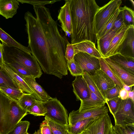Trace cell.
<instances>
[{"mask_svg":"<svg viewBox=\"0 0 134 134\" xmlns=\"http://www.w3.org/2000/svg\"><path fill=\"white\" fill-rule=\"evenodd\" d=\"M108 108L105 105L81 112H79L78 110H73L69 114L68 125H72L82 120L99 116L104 114L108 113Z\"/></svg>","mask_w":134,"mask_h":134,"instance_id":"obj_10","label":"cell"},{"mask_svg":"<svg viewBox=\"0 0 134 134\" xmlns=\"http://www.w3.org/2000/svg\"><path fill=\"white\" fill-rule=\"evenodd\" d=\"M52 134H53L52 133Z\"/></svg>","mask_w":134,"mask_h":134,"instance_id":"obj_52","label":"cell"},{"mask_svg":"<svg viewBox=\"0 0 134 134\" xmlns=\"http://www.w3.org/2000/svg\"><path fill=\"white\" fill-rule=\"evenodd\" d=\"M119 96L117 97L105 100L110 113L114 116L116 113L121 101Z\"/></svg>","mask_w":134,"mask_h":134,"instance_id":"obj_38","label":"cell"},{"mask_svg":"<svg viewBox=\"0 0 134 134\" xmlns=\"http://www.w3.org/2000/svg\"><path fill=\"white\" fill-rule=\"evenodd\" d=\"M21 3H28L32 5L33 6L45 5L47 4H52L55 2L60 1L59 0H17Z\"/></svg>","mask_w":134,"mask_h":134,"instance_id":"obj_39","label":"cell"},{"mask_svg":"<svg viewBox=\"0 0 134 134\" xmlns=\"http://www.w3.org/2000/svg\"><path fill=\"white\" fill-rule=\"evenodd\" d=\"M120 10L119 15L114 23L112 28L109 31H117L125 25L123 19L122 12L120 9Z\"/></svg>","mask_w":134,"mask_h":134,"instance_id":"obj_41","label":"cell"},{"mask_svg":"<svg viewBox=\"0 0 134 134\" xmlns=\"http://www.w3.org/2000/svg\"><path fill=\"white\" fill-rule=\"evenodd\" d=\"M91 76L105 100L106 93L114 87L116 85L100 69L97 70L94 75Z\"/></svg>","mask_w":134,"mask_h":134,"instance_id":"obj_11","label":"cell"},{"mask_svg":"<svg viewBox=\"0 0 134 134\" xmlns=\"http://www.w3.org/2000/svg\"><path fill=\"white\" fill-rule=\"evenodd\" d=\"M114 129L118 134H134V127L129 126H121L115 125Z\"/></svg>","mask_w":134,"mask_h":134,"instance_id":"obj_40","label":"cell"},{"mask_svg":"<svg viewBox=\"0 0 134 134\" xmlns=\"http://www.w3.org/2000/svg\"><path fill=\"white\" fill-rule=\"evenodd\" d=\"M25 134H29V133H28L27 132H26Z\"/></svg>","mask_w":134,"mask_h":134,"instance_id":"obj_51","label":"cell"},{"mask_svg":"<svg viewBox=\"0 0 134 134\" xmlns=\"http://www.w3.org/2000/svg\"><path fill=\"white\" fill-rule=\"evenodd\" d=\"M120 7L115 10L103 28L97 35V40L102 38L111 29L120 12Z\"/></svg>","mask_w":134,"mask_h":134,"instance_id":"obj_25","label":"cell"},{"mask_svg":"<svg viewBox=\"0 0 134 134\" xmlns=\"http://www.w3.org/2000/svg\"><path fill=\"white\" fill-rule=\"evenodd\" d=\"M100 69L114 82L119 87L120 89L123 88L122 84L119 78L105 62L103 58L99 59Z\"/></svg>","mask_w":134,"mask_h":134,"instance_id":"obj_26","label":"cell"},{"mask_svg":"<svg viewBox=\"0 0 134 134\" xmlns=\"http://www.w3.org/2000/svg\"><path fill=\"white\" fill-rule=\"evenodd\" d=\"M113 117L115 125L134 127V102L129 98L121 100Z\"/></svg>","mask_w":134,"mask_h":134,"instance_id":"obj_6","label":"cell"},{"mask_svg":"<svg viewBox=\"0 0 134 134\" xmlns=\"http://www.w3.org/2000/svg\"><path fill=\"white\" fill-rule=\"evenodd\" d=\"M103 59L121 81L127 85L134 86V74L124 69L112 60L109 57Z\"/></svg>","mask_w":134,"mask_h":134,"instance_id":"obj_13","label":"cell"},{"mask_svg":"<svg viewBox=\"0 0 134 134\" xmlns=\"http://www.w3.org/2000/svg\"><path fill=\"white\" fill-rule=\"evenodd\" d=\"M122 12L125 25L130 26L134 25V11L131 9L126 6L120 7Z\"/></svg>","mask_w":134,"mask_h":134,"instance_id":"obj_31","label":"cell"},{"mask_svg":"<svg viewBox=\"0 0 134 134\" xmlns=\"http://www.w3.org/2000/svg\"><path fill=\"white\" fill-rule=\"evenodd\" d=\"M121 82L122 84L123 88L127 92H128L131 91L133 89H132V87L133 86L127 85L124 83L122 81H121Z\"/></svg>","mask_w":134,"mask_h":134,"instance_id":"obj_47","label":"cell"},{"mask_svg":"<svg viewBox=\"0 0 134 134\" xmlns=\"http://www.w3.org/2000/svg\"><path fill=\"white\" fill-rule=\"evenodd\" d=\"M98 117L82 120L72 125H68L67 126V131L71 134H81Z\"/></svg>","mask_w":134,"mask_h":134,"instance_id":"obj_24","label":"cell"},{"mask_svg":"<svg viewBox=\"0 0 134 134\" xmlns=\"http://www.w3.org/2000/svg\"><path fill=\"white\" fill-rule=\"evenodd\" d=\"M82 75L86 81L90 90L98 97L104 99L91 76L86 72H84Z\"/></svg>","mask_w":134,"mask_h":134,"instance_id":"obj_37","label":"cell"},{"mask_svg":"<svg viewBox=\"0 0 134 134\" xmlns=\"http://www.w3.org/2000/svg\"><path fill=\"white\" fill-rule=\"evenodd\" d=\"M65 4L61 7L60 10L58 18L61 24L62 30L65 32L66 36L68 33L70 34L71 33L72 26L68 1L65 0Z\"/></svg>","mask_w":134,"mask_h":134,"instance_id":"obj_15","label":"cell"},{"mask_svg":"<svg viewBox=\"0 0 134 134\" xmlns=\"http://www.w3.org/2000/svg\"><path fill=\"white\" fill-rule=\"evenodd\" d=\"M68 69L73 76L82 75L84 71L78 63L74 59L69 62H67Z\"/></svg>","mask_w":134,"mask_h":134,"instance_id":"obj_36","label":"cell"},{"mask_svg":"<svg viewBox=\"0 0 134 134\" xmlns=\"http://www.w3.org/2000/svg\"><path fill=\"white\" fill-rule=\"evenodd\" d=\"M5 63L23 79L26 76L34 77L29 70L18 63L11 62Z\"/></svg>","mask_w":134,"mask_h":134,"instance_id":"obj_29","label":"cell"},{"mask_svg":"<svg viewBox=\"0 0 134 134\" xmlns=\"http://www.w3.org/2000/svg\"><path fill=\"white\" fill-rule=\"evenodd\" d=\"M108 57L129 72L134 74V57L119 53Z\"/></svg>","mask_w":134,"mask_h":134,"instance_id":"obj_16","label":"cell"},{"mask_svg":"<svg viewBox=\"0 0 134 134\" xmlns=\"http://www.w3.org/2000/svg\"><path fill=\"white\" fill-rule=\"evenodd\" d=\"M27 112L36 116H45L47 111L41 101L36 100L35 104Z\"/></svg>","mask_w":134,"mask_h":134,"instance_id":"obj_35","label":"cell"},{"mask_svg":"<svg viewBox=\"0 0 134 134\" xmlns=\"http://www.w3.org/2000/svg\"><path fill=\"white\" fill-rule=\"evenodd\" d=\"M19 5L17 0H0V15L7 19L12 18L17 13Z\"/></svg>","mask_w":134,"mask_h":134,"instance_id":"obj_18","label":"cell"},{"mask_svg":"<svg viewBox=\"0 0 134 134\" xmlns=\"http://www.w3.org/2000/svg\"><path fill=\"white\" fill-rule=\"evenodd\" d=\"M127 47L130 49L133 56L134 57V25L131 26L129 29L127 36L124 43L122 51Z\"/></svg>","mask_w":134,"mask_h":134,"instance_id":"obj_34","label":"cell"},{"mask_svg":"<svg viewBox=\"0 0 134 134\" xmlns=\"http://www.w3.org/2000/svg\"><path fill=\"white\" fill-rule=\"evenodd\" d=\"M27 114L17 101L0 91V134H6Z\"/></svg>","mask_w":134,"mask_h":134,"instance_id":"obj_3","label":"cell"},{"mask_svg":"<svg viewBox=\"0 0 134 134\" xmlns=\"http://www.w3.org/2000/svg\"><path fill=\"white\" fill-rule=\"evenodd\" d=\"M75 55L73 44L70 43L68 41L66 45L65 54V57L67 62H69L73 59Z\"/></svg>","mask_w":134,"mask_h":134,"instance_id":"obj_42","label":"cell"},{"mask_svg":"<svg viewBox=\"0 0 134 134\" xmlns=\"http://www.w3.org/2000/svg\"><path fill=\"white\" fill-rule=\"evenodd\" d=\"M33 6L36 17L29 11L24 15L28 47L45 73L61 79L68 74L65 54L68 41L60 34L48 8Z\"/></svg>","mask_w":134,"mask_h":134,"instance_id":"obj_1","label":"cell"},{"mask_svg":"<svg viewBox=\"0 0 134 134\" xmlns=\"http://www.w3.org/2000/svg\"><path fill=\"white\" fill-rule=\"evenodd\" d=\"M121 3V0H111L98 10L94 21L96 35Z\"/></svg>","mask_w":134,"mask_h":134,"instance_id":"obj_7","label":"cell"},{"mask_svg":"<svg viewBox=\"0 0 134 134\" xmlns=\"http://www.w3.org/2000/svg\"><path fill=\"white\" fill-rule=\"evenodd\" d=\"M65 134H71L68 131H67L66 132V133H65Z\"/></svg>","mask_w":134,"mask_h":134,"instance_id":"obj_50","label":"cell"},{"mask_svg":"<svg viewBox=\"0 0 134 134\" xmlns=\"http://www.w3.org/2000/svg\"><path fill=\"white\" fill-rule=\"evenodd\" d=\"M131 26L132 25H125L114 36L111 42L105 58L121 53L124 43L127 36L129 29Z\"/></svg>","mask_w":134,"mask_h":134,"instance_id":"obj_12","label":"cell"},{"mask_svg":"<svg viewBox=\"0 0 134 134\" xmlns=\"http://www.w3.org/2000/svg\"><path fill=\"white\" fill-rule=\"evenodd\" d=\"M81 134H118L114 129L108 113H106L98 117Z\"/></svg>","mask_w":134,"mask_h":134,"instance_id":"obj_8","label":"cell"},{"mask_svg":"<svg viewBox=\"0 0 134 134\" xmlns=\"http://www.w3.org/2000/svg\"><path fill=\"white\" fill-rule=\"evenodd\" d=\"M4 86L19 88L5 71L3 66L0 65V87Z\"/></svg>","mask_w":134,"mask_h":134,"instance_id":"obj_30","label":"cell"},{"mask_svg":"<svg viewBox=\"0 0 134 134\" xmlns=\"http://www.w3.org/2000/svg\"><path fill=\"white\" fill-rule=\"evenodd\" d=\"M0 91L10 98L17 101L24 93L19 88L10 86L0 87Z\"/></svg>","mask_w":134,"mask_h":134,"instance_id":"obj_28","label":"cell"},{"mask_svg":"<svg viewBox=\"0 0 134 134\" xmlns=\"http://www.w3.org/2000/svg\"><path fill=\"white\" fill-rule=\"evenodd\" d=\"M3 45L0 43V65L3 66L5 62L3 57Z\"/></svg>","mask_w":134,"mask_h":134,"instance_id":"obj_46","label":"cell"},{"mask_svg":"<svg viewBox=\"0 0 134 134\" xmlns=\"http://www.w3.org/2000/svg\"><path fill=\"white\" fill-rule=\"evenodd\" d=\"M23 79L34 92L37 100L45 102L53 98L49 95L36 82L34 77L26 76L24 77Z\"/></svg>","mask_w":134,"mask_h":134,"instance_id":"obj_19","label":"cell"},{"mask_svg":"<svg viewBox=\"0 0 134 134\" xmlns=\"http://www.w3.org/2000/svg\"><path fill=\"white\" fill-rule=\"evenodd\" d=\"M74 59L80 65L84 72L90 75H94L100 69L99 59L86 53L79 52L75 54Z\"/></svg>","mask_w":134,"mask_h":134,"instance_id":"obj_9","label":"cell"},{"mask_svg":"<svg viewBox=\"0 0 134 134\" xmlns=\"http://www.w3.org/2000/svg\"><path fill=\"white\" fill-rule=\"evenodd\" d=\"M0 40L3 45L9 47H15L31 54L30 51L28 47L24 46L16 41L0 27Z\"/></svg>","mask_w":134,"mask_h":134,"instance_id":"obj_23","label":"cell"},{"mask_svg":"<svg viewBox=\"0 0 134 134\" xmlns=\"http://www.w3.org/2000/svg\"><path fill=\"white\" fill-rule=\"evenodd\" d=\"M3 45V57L5 63H18L27 68L35 78H39L42 73L37 61L31 54L14 47Z\"/></svg>","mask_w":134,"mask_h":134,"instance_id":"obj_4","label":"cell"},{"mask_svg":"<svg viewBox=\"0 0 134 134\" xmlns=\"http://www.w3.org/2000/svg\"><path fill=\"white\" fill-rule=\"evenodd\" d=\"M33 134H42L41 132L40 129L38 130L37 131H35Z\"/></svg>","mask_w":134,"mask_h":134,"instance_id":"obj_49","label":"cell"},{"mask_svg":"<svg viewBox=\"0 0 134 134\" xmlns=\"http://www.w3.org/2000/svg\"><path fill=\"white\" fill-rule=\"evenodd\" d=\"M128 92L124 88H122L120 90L119 96L122 100H125L128 98Z\"/></svg>","mask_w":134,"mask_h":134,"instance_id":"obj_45","label":"cell"},{"mask_svg":"<svg viewBox=\"0 0 134 134\" xmlns=\"http://www.w3.org/2000/svg\"><path fill=\"white\" fill-rule=\"evenodd\" d=\"M45 120L53 134H65L67 131V126L60 124L47 117H45Z\"/></svg>","mask_w":134,"mask_h":134,"instance_id":"obj_32","label":"cell"},{"mask_svg":"<svg viewBox=\"0 0 134 134\" xmlns=\"http://www.w3.org/2000/svg\"><path fill=\"white\" fill-rule=\"evenodd\" d=\"M125 25L117 31H109L102 38L97 40V49L103 58L106 57L113 37Z\"/></svg>","mask_w":134,"mask_h":134,"instance_id":"obj_22","label":"cell"},{"mask_svg":"<svg viewBox=\"0 0 134 134\" xmlns=\"http://www.w3.org/2000/svg\"><path fill=\"white\" fill-rule=\"evenodd\" d=\"M90 97L81 101V104L79 109V112L85 111L94 108L104 106L106 101L98 97L90 89Z\"/></svg>","mask_w":134,"mask_h":134,"instance_id":"obj_17","label":"cell"},{"mask_svg":"<svg viewBox=\"0 0 134 134\" xmlns=\"http://www.w3.org/2000/svg\"><path fill=\"white\" fill-rule=\"evenodd\" d=\"M71 18V44L97 41L94 16L100 7L94 0H68Z\"/></svg>","mask_w":134,"mask_h":134,"instance_id":"obj_2","label":"cell"},{"mask_svg":"<svg viewBox=\"0 0 134 134\" xmlns=\"http://www.w3.org/2000/svg\"><path fill=\"white\" fill-rule=\"evenodd\" d=\"M41 102L46 110V117L60 124L66 126L68 125L67 110L57 98Z\"/></svg>","mask_w":134,"mask_h":134,"instance_id":"obj_5","label":"cell"},{"mask_svg":"<svg viewBox=\"0 0 134 134\" xmlns=\"http://www.w3.org/2000/svg\"><path fill=\"white\" fill-rule=\"evenodd\" d=\"M120 89L119 87L116 85L114 87L105 93V100L119 96Z\"/></svg>","mask_w":134,"mask_h":134,"instance_id":"obj_43","label":"cell"},{"mask_svg":"<svg viewBox=\"0 0 134 134\" xmlns=\"http://www.w3.org/2000/svg\"><path fill=\"white\" fill-rule=\"evenodd\" d=\"M134 90L133 89L132 91L128 92V98L131 99L134 102Z\"/></svg>","mask_w":134,"mask_h":134,"instance_id":"obj_48","label":"cell"},{"mask_svg":"<svg viewBox=\"0 0 134 134\" xmlns=\"http://www.w3.org/2000/svg\"><path fill=\"white\" fill-rule=\"evenodd\" d=\"M29 122L20 121L6 134H25L30 125Z\"/></svg>","mask_w":134,"mask_h":134,"instance_id":"obj_33","label":"cell"},{"mask_svg":"<svg viewBox=\"0 0 134 134\" xmlns=\"http://www.w3.org/2000/svg\"><path fill=\"white\" fill-rule=\"evenodd\" d=\"M3 66L5 71L19 88L24 92L32 94L36 99V95L34 92L23 79L15 72L5 63H4Z\"/></svg>","mask_w":134,"mask_h":134,"instance_id":"obj_21","label":"cell"},{"mask_svg":"<svg viewBox=\"0 0 134 134\" xmlns=\"http://www.w3.org/2000/svg\"><path fill=\"white\" fill-rule=\"evenodd\" d=\"M73 45L75 55L79 52H82L99 59L103 58L96 48L95 44L90 41H84L74 44Z\"/></svg>","mask_w":134,"mask_h":134,"instance_id":"obj_20","label":"cell"},{"mask_svg":"<svg viewBox=\"0 0 134 134\" xmlns=\"http://www.w3.org/2000/svg\"><path fill=\"white\" fill-rule=\"evenodd\" d=\"M40 129L42 134H52V133L45 120L40 124Z\"/></svg>","mask_w":134,"mask_h":134,"instance_id":"obj_44","label":"cell"},{"mask_svg":"<svg viewBox=\"0 0 134 134\" xmlns=\"http://www.w3.org/2000/svg\"><path fill=\"white\" fill-rule=\"evenodd\" d=\"M36 100L32 94L24 93L17 102L23 109L28 112L35 104Z\"/></svg>","mask_w":134,"mask_h":134,"instance_id":"obj_27","label":"cell"},{"mask_svg":"<svg viewBox=\"0 0 134 134\" xmlns=\"http://www.w3.org/2000/svg\"><path fill=\"white\" fill-rule=\"evenodd\" d=\"M73 91L77 100H82L90 96L89 88L82 75L77 76L72 82Z\"/></svg>","mask_w":134,"mask_h":134,"instance_id":"obj_14","label":"cell"}]
</instances>
